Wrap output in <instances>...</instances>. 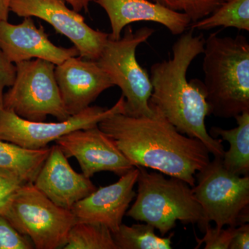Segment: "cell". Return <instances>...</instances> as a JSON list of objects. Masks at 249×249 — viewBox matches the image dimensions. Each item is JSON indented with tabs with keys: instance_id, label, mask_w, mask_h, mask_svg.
I'll list each match as a JSON object with an SVG mask.
<instances>
[{
	"instance_id": "26",
	"label": "cell",
	"mask_w": 249,
	"mask_h": 249,
	"mask_svg": "<svg viewBox=\"0 0 249 249\" xmlns=\"http://www.w3.org/2000/svg\"><path fill=\"white\" fill-rule=\"evenodd\" d=\"M16 76V67L0 49V112L4 109V90L11 88Z\"/></svg>"
},
{
	"instance_id": "14",
	"label": "cell",
	"mask_w": 249,
	"mask_h": 249,
	"mask_svg": "<svg viewBox=\"0 0 249 249\" xmlns=\"http://www.w3.org/2000/svg\"><path fill=\"white\" fill-rule=\"evenodd\" d=\"M24 18L19 24L0 22V49L9 61L16 64L42 59L58 65L67 58L79 56L74 46L64 48L54 45L42 26L36 27L32 17Z\"/></svg>"
},
{
	"instance_id": "16",
	"label": "cell",
	"mask_w": 249,
	"mask_h": 249,
	"mask_svg": "<svg viewBox=\"0 0 249 249\" xmlns=\"http://www.w3.org/2000/svg\"><path fill=\"white\" fill-rule=\"evenodd\" d=\"M106 11L111 33L109 38H121L124 28L134 22H152L164 26L174 36H180L190 27L191 19L184 13L173 11L150 0H94Z\"/></svg>"
},
{
	"instance_id": "13",
	"label": "cell",
	"mask_w": 249,
	"mask_h": 249,
	"mask_svg": "<svg viewBox=\"0 0 249 249\" xmlns=\"http://www.w3.org/2000/svg\"><path fill=\"white\" fill-rule=\"evenodd\" d=\"M55 77L70 116L89 107L103 91L114 86L97 62L80 56L71 57L55 65Z\"/></svg>"
},
{
	"instance_id": "21",
	"label": "cell",
	"mask_w": 249,
	"mask_h": 249,
	"mask_svg": "<svg viewBox=\"0 0 249 249\" xmlns=\"http://www.w3.org/2000/svg\"><path fill=\"white\" fill-rule=\"evenodd\" d=\"M64 249H118L112 232L99 224L76 222L69 231Z\"/></svg>"
},
{
	"instance_id": "17",
	"label": "cell",
	"mask_w": 249,
	"mask_h": 249,
	"mask_svg": "<svg viewBox=\"0 0 249 249\" xmlns=\"http://www.w3.org/2000/svg\"><path fill=\"white\" fill-rule=\"evenodd\" d=\"M237 126L235 128L225 129L212 127L211 137L219 136L222 141L230 144L228 151L224 152L222 163L224 168L238 176L249 175V111H246L235 117Z\"/></svg>"
},
{
	"instance_id": "10",
	"label": "cell",
	"mask_w": 249,
	"mask_h": 249,
	"mask_svg": "<svg viewBox=\"0 0 249 249\" xmlns=\"http://www.w3.org/2000/svg\"><path fill=\"white\" fill-rule=\"evenodd\" d=\"M65 3V0H11L10 11L19 17L43 19L71 41L79 56L96 61L109 34L90 27L79 12L69 9Z\"/></svg>"
},
{
	"instance_id": "15",
	"label": "cell",
	"mask_w": 249,
	"mask_h": 249,
	"mask_svg": "<svg viewBox=\"0 0 249 249\" xmlns=\"http://www.w3.org/2000/svg\"><path fill=\"white\" fill-rule=\"evenodd\" d=\"M90 178L75 171L68 158L55 144L51 147L48 157L33 183L54 204L71 211L78 201L97 189Z\"/></svg>"
},
{
	"instance_id": "19",
	"label": "cell",
	"mask_w": 249,
	"mask_h": 249,
	"mask_svg": "<svg viewBox=\"0 0 249 249\" xmlns=\"http://www.w3.org/2000/svg\"><path fill=\"white\" fill-rule=\"evenodd\" d=\"M217 27L249 31V0H224L209 16L190 25L193 30L208 31Z\"/></svg>"
},
{
	"instance_id": "5",
	"label": "cell",
	"mask_w": 249,
	"mask_h": 249,
	"mask_svg": "<svg viewBox=\"0 0 249 249\" xmlns=\"http://www.w3.org/2000/svg\"><path fill=\"white\" fill-rule=\"evenodd\" d=\"M0 214L35 249H63L76 219L71 211L59 207L37 189L34 183L23 185L7 199Z\"/></svg>"
},
{
	"instance_id": "22",
	"label": "cell",
	"mask_w": 249,
	"mask_h": 249,
	"mask_svg": "<svg viewBox=\"0 0 249 249\" xmlns=\"http://www.w3.org/2000/svg\"><path fill=\"white\" fill-rule=\"evenodd\" d=\"M173 11L184 13L192 22L209 16L224 0H150Z\"/></svg>"
},
{
	"instance_id": "12",
	"label": "cell",
	"mask_w": 249,
	"mask_h": 249,
	"mask_svg": "<svg viewBox=\"0 0 249 249\" xmlns=\"http://www.w3.org/2000/svg\"><path fill=\"white\" fill-rule=\"evenodd\" d=\"M138 175L139 168L134 167L117 182L100 187L78 201L71 210L76 223L99 224L116 232L137 194L134 188Z\"/></svg>"
},
{
	"instance_id": "4",
	"label": "cell",
	"mask_w": 249,
	"mask_h": 249,
	"mask_svg": "<svg viewBox=\"0 0 249 249\" xmlns=\"http://www.w3.org/2000/svg\"><path fill=\"white\" fill-rule=\"evenodd\" d=\"M136 200L126 215L147 223L165 236L177 226L197 224L201 231L206 227L204 213L195 198L192 187L180 178H166L160 172L148 173L137 167Z\"/></svg>"
},
{
	"instance_id": "9",
	"label": "cell",
	"mask_w": 249,
	"mask_h": 249,
	"mask_svg": "<svg viewBox=\"0 0 249 249\" xmlns=\"http://www.w3.org/2000/svg\"><path fill=\"white\" fill-rule=\"evenodd\" d=\"M117 113H124V98L123 96L109 109L89 106L58 122L25 120L13 111L3 109L0 112V141L12 142L30 150H40L65 134L98 125L103 119Z\"/></svg>"
},
{
	"instance_id": "7",
	"label": "cell",
	"mask_w": 249,
	"mask_h": 249,
	"mask_svg": "<svg viewBox=\"0 0 249 249\" xmlns=\"http://www.w3.org/2000/svg\"><path fill=\"white\" fill-rule=\"evenodd\" d=\"M196 181L192 190L202 208L206 227L211 222L217 229L249 223V175H234L224 168L222 158L214 157L196 173Z\"/></svg>"
},
{
	"instance_id": "1",
	"label": "cell",
	"mask_w": 249,
	"mask_h": 249,
	"mask_svg": "<svg viewBox=\"0 0 249 249\" xmlns=\"http://www.w3.org/2000/svg\"><path fill=\"white\" fill-rule=\"evenodd\" d=\"M150 107L151 116L117 113L101 121L98 127L134 166L151 168L194 186L196 173L211 161L209 150L199 139L178 132L157 108Z\"/></svg>"
},
{
	"instance_id": "20",
	"label": "cell",
	"mask_w": 249,
	"mask_h": 249,
	"mask_svg": "<svg viewBox=\"0 0 249 249\" xmlns=\"http://www.w3.org/2000/svg\"><path fill=\"white\" fill-rule=\"evenodd\" d=\"M155 229L149 224L129 226L121 224L113 238L118 249H171L175 232L165 237L155 233Z\"/></svg>"
},
{
	"instance_id": "28",
	"label": "cell",
	"mask_w": 249,
	"mask_h": 249,
	"mask_svg": "<svg viewBox=\"0 0 249 249\" xmlns=\"http://www.w3.org/2000/svg\"><path fill=\"white\" fill-rule=\"evenodd\" d=\"M65 1L71 5L73 9L77 12H80L83 10L88 12L91 0H65Z\"/></svg>"
},
{
	"instance_id": "3",
	"label": "cell",
	"mask_w": 249,
	"mask_h": 249,
	"mask_svg": "<svg viewBox=\"0 0 249 249\" xmlns=\"http://www.w3.org/2000/svg\"><path fill=\"white\" fill-rule=\"evenodd\" d=\"M217 34L205 40L203 84L210 114L231 119L249 111V42Z\"/></svg>"
},
{
	"instance_id": "25",
	"label": "cell",
	"mask_w": 249,
	"mask_h": 249,
	"mask_svg": "<svg viewBox=\"0 0 249 249\" xmlns=\"http://www.w3.org/2000/svg\"><path fill=\"white\" fill-rule=\"evenodd\" d=\"M27 183L9 170L0 169V209L11 195Z\"/></svg>"
},
{
	"instance_id": "18",
	"label": "cell",
	"mask_w": 249,
	"mask_h": 249,
	"mask_svg": "<svg viewBox=\"0 0 249 249\" xmlns=\"http://www.w3.org/2000/svg\"><path fill=\"white\" fill-rule=\"evenodd\" d=\"M50 149L51 147H47L40 150H30L12 142L0 141V169L16 173L27 183H34Z\"/></svg>"
},
{
	"instance_id": "2",
	"label": "cell",
	"mask_w": 249,
	"mask_h": 249,
	"mask_svg": "<svg viewBox=\"0 0 249 249\" xmlns=\"http://www.w3.org/2000/svg\"><path fill=\"white\" fill-rule=\"evenodd\" d=\"M185 31L174 43L173 56L156 62L150 68L152 91L149 104L159 109L178 132L199 139L214 157L224 155L222 139L211 137L205 124L210 115L204 84L195 78L188 81L187 72L192 62L204 49L203 34Z\"/></svg>"
},
{
	"instance_id": "27",
	"label": "cell",
	"mask_w": 249,
	"mask_h": 249,
	"mask_svg": "<svg viewBox=\"0 0 249 249\" xmlns=\"http://www.w3.org/2000/svg\"><path fill=\"white\" fill-rule=\"evenodd\" d=\"M249 249V223L239 226L238 231L234 236L229 249Z\"/></svg>"
},
{
	"instance_id": "23",
	"label": "cell",
	"mask_w": 249,
	"mask_h": 249,
	"mask_svg": "<svg viewBox=\"0 0 249 249\" xmlns=\"http://www.w3.org/2000/svg\"><path fill=\"white\" fill-rule=\"evenodd\" d=\"M238 231V227H229L227 229L212 228L209 225L205 227L204 236L202 238L196 237L197 245L196 249L199 248L202 244H205L204 249H229L234 236Z\"/></svg>"
},
{
	"instance_id": "11",
	"label": "cell",
	"mask_w": 249,
	"mask_h": 249,
	"mask_svg": "<svg viewBox=\"0 0 249 249\" xmlns=\"http://www.w3.org/2000/svg\"><path fill=\"white\" fill-rule=\"evenodd\" d=\"M55 142L67 158L78 160L83 175L89 178L104 171L121 177L135 167L98 125L73 131Z\"/></svg>"
},
{
	"instance_id": "8",
	"label": "cell",
	"mask_w": 249,
	"mask_h": 249,
	"mask_svg": "<svg viewBox=\"0 0 249 249\" xmlns=\"http://www.w3.org/2000/svg\"><path fill=\"white\" fill-rule=\"evenodd\" d=\"M14 84L4 94V109L30 121H45L50 115L58 121L70 115L64 106L52 62L35 59L15 64Z\"/></svg>"
},
{
	"instance_id": "24",
	"label": "cell",
	"mask_w": 249,
	"mask_h": 249,
	"mask_svg": "<svg viewBox=\"0 0 249 249\" xmlns=\"http://www.w3.org/2000/svg\"><path fill=\"white\" fill-rule=\"evenodd\" d=\"M35 246L27 236L23 235L0 214V249H33Z\"/></svg>"
},
{
	"instance_id": "29",
	"label": "cell",
	"mask_w": 249,
	"mask_h": 249,
	"mask_svg": "<svg viewBox=\"0 0 249 249\" xmlns=\"http://www.w3.org/2000/svg\"><path fill=\"white\" fill-rule=\"evenodd\" d=\"M11 0H0V22L7 21Z\"/></svg>"
},
{
	"instance_id": "6",
	"label": "cell",
	"mask_w": 249,
	"mask_h": 249,
	"mask_svg": "<svg viewBox=\"0 0 249 249\" xmlns=\"http://www.w3.org/2000/svg\"><path fill=\"white\" fill-rule=\"evenodd\" d=\"M155 33L150 27L136 31L127 27L124 36L117 40L108 39L96 62L119 87L124 98V114L133 117L149 116L154 110L150 104L152 91L150 75L137 61L136 52L141 44L147 42Z\"/></svg>"
}]
</instances>
